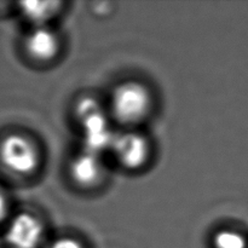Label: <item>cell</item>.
I'll return each mask as SVG.
<instances>
[{"label": "cell", "instance_id": "obj_1", "mask_svg": "<svg viewBox=\"0 0 248 248\" xmlns=\"http://www.w3.org/2000/svg\"><path fill=\"white\" fill-rule=\"evenodd\" d=\"M152 108V93L142 82L125 81L118 85L111 93L110 113L124 125L133 126L144 121Z\"/></svg>", "mask_w": 248, "mask_h": 248}, {"label": "cell", "instance_id": "obj_2", "mask_svg": "<svg viewBox=\"0 0 248 248\" xmlns=\"http://www.w3.org/2000/svg\"><path fill=\"white\" fill-rule=\"evenodd\" d=\"M75 115L81 126L85 150L101 154L103 150L110 149L115 133L98 101L92 97L81 98L75 107Z\"/></svg>", "mask_w": 248, "mask_h": 248}, {"label": "cell", "instance_id": "obj_3", "mask_svg": "<svg viewBox=\"0 0 248 248\" xmlns=\"http://www.w3.org/2000/svg\"><path fill=\"white\" fill-rule=\"evenodd\" d=\"M0 162L17 176H31L40 166V152L24 135L11 133L0 142Z\"/></svg>", "mask_w": 248, "mask_h": 248}, {"label": "cell", "instance_id": "obj_4", "mask_svg": "<svg viewBox=\"0 0 248 248\" xmlns=\"http://www.w3.org/2000/svg\"><path fill=\"white\" fill-rule=\"evenodd\" d=\"M110 150L124 169L136 171L145 166L152 148L144 135L136 131H125L118 135L115 133Z\"/></svg>", "mask_w": 248, "mask_h": 248}, {"label": "cell", "instance_id": "obj_5", "mask_svg": "<svg viewBox=\"0 0 248 248\" xmlns=\"http://www.w3.org/2000/svg\"><path fill=\"white\" fill-rule=\"evenodd\" d=\"M44 235L43 222L33 213L22 212L9 223L5 240L11 248H39L43 244Z\"/></svg>", "mask_w": 248, "mask_h": 248}, {"label": "cell", "instance_id": "obj_6", "mask_svg": "<svg viewBox=\"0 0 248 248\" xmlns=\"http://www.w3.org/2000/svg\"><path fill=\"white\" fill-rule=\"evenodd\" d=\"M69 173L73 181L79 186H97L103 182L106 174V167L101 154L84 149L72 160Z\"/></svg>", "mask_w": 248, "mask_h": 248}, {"label": "cell", "instance_id": "obj_7", "mask_svg": "<svg viewBox=\"0 0 248 248\" xmlns=\"http://www.w3.org/2000/svg\"><path fill=\"white\" fill-rule=\"evenodd\" d=\"M24 50L31 60L48 62L60 52V39L47 26L34 27L24 39Z\"/></svg>", "mask_w": 248, "mask_h": 248}, {"label": "cell", "instance_id": "obj_8", "mask_svg": "<svg viewBox=\"0 0 248 248\" xmlns=\"http://www.w3.org/2000/svg\"><path fill=\"white\" fill-rule=\"evenodd\" d=\"M21 12L35 27L46 26V22L56 16L62 7L60 1H24L19 4Z\"/></svg>", "mask_w": 248, "mask_h": 248}, {"label": "cell", "instance_id": "obj_9", "mask_svg": "<svg viewBox=\"0 0 248 248\" xmlns=\"http://www.w3.org/2000/svg\"><path fill=\"white\" fill-rule=\"evenodd\" d=\"M212 245L213 248H248V240L236 230L224 229L216 232Z\"/></svg>", "mask_w": 248, "mask_h": 248}, {"label": "cell", "instance_id": "obj_10", "mask_svg": "<svg viewBox=\"0 0 248 248\" xmlns=\"http://www.w3.org/2000/svg\"><path fill=\"white\" fill-rule=\"evenodd\" d=\"M48 248H85V246L81 242L78 241L77 239H73V237H62V239H58L56 241H53L48 246Z\"/></svg>", "mask_w": 248, "mask_h": 248}, {"label": "cell", "instance_id": "obj_11", "mask_svg": "<svg viewBox=\"0 0 248 248\" xmlns=\"http://www.w3.org/2000/svg\"><path fill=\"white\" fill-rule=\"evenodd\" d=\"M7 211H9V203H7L6 198L0 193V222L6 218Z\"/></svg>", "mask_w": 248, "mask_h": 248}]
</instances>
